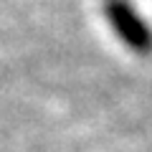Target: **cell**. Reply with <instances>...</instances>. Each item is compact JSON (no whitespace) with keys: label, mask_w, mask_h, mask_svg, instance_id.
Here are the masks:
<instances>
[{"label":"cell","mask_w":152,"mask_h":152,"mask_svg":"<svg viewBox=\"0 0 152 152\" xmlns=\"http://www.w3.org/2000/svg\"><path fill=\"white\" fill-rule=\"evenodd\" d=\"M104 13L112 26V31L119 36V41L140 56L152 53V28L145 23V18L132 8L129 0H107Z\"/></svg>","instance_id":"1"}]
</instances>
